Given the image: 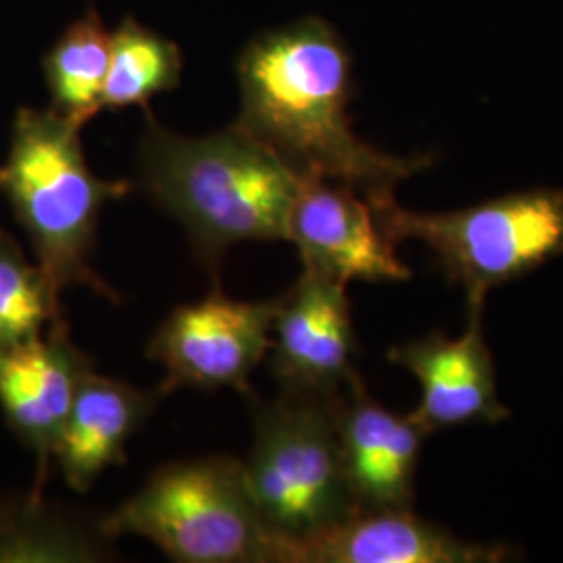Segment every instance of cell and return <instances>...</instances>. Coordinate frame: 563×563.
I'll return each instance as SVG.
<instances>
[{
  "label": "cell",
  "instance_id": "9",
  "mask_svg": "<svg viewBox=\"0 0 563 563\" xmlns=\"http://www.w3.org/2000/svg\"><path fill=\"white\" fill-rule=\"evenodd\" d=\"M272 336V372L282 388L339 395L357 374L346 284L320 272L302 267L278 299Z\"/></svg>",
  "mask_w": 563,
  "mask_h": 563
},
{
  "label": "cell",
  "instance_id": "2",
  "mask_svg": "<svg viewBox=\"0 0 563 563\" xmlns=\"http://www.w3.org/2000/svg\"><path fill=\"white\" fill-rule=\"evenodd\" d=\"M301 174L239 123L201 139L181 136L148 113L142 136L144 192L186 228L197 257L218 272L244 241H288Z\"/></svg>",
  "mask_w": 563,
  "mask_h": 563
},
{
  "label": "cell",
  "instance_id": "16",
  "mask_svg": "<svg viewBox=\"0 0 563 563\" xmlns=\"http://www.w3.org/2000/svg\"><path fill=\"white\" fill-rule=\"evenodd\" d=\"M180 76L178 44L125 18L111 34V63L102 107L146 109L155 95L178 88Z\"/></svg>",
  "mask_w": 563,
  "mask_h": 563
},
{
  "label": "cell",
  "instance_id": "15",
  "mask_svg": "<svg viewBox=\"0 0 563 563\" xmlns=\"http://www.w3.org/2000/svg\"><path fill=\"white\" fill-rule=\"evenodd\" d=\"M111 63V34L95 9L74 21L44 59L51 111L81 128L102 107Z\"/></svg>",
  "mask_w": 563,
  "mask_h": 563
},
{
  "label": "cell",
  "instance_id": "7",
  "mask_svg": "<svg viewBox=\"0 0 563 563\" xmlns=\"http://www.w3.org/2000/svg\"><path fill=\"white\" fill-rule=\"evenodd\" d=\"M276 301H234L216 290L202 301L176 307L148 344V357L165 369L159 393L176 388H236L251 393L249 378L272 349Z\"/></svg>",
  "mask_w": 563,
  "mask_h": 563
},
{
  "label": "cell",
  "instance_id": "10",
  "mask_svg": "<svg viewBox=\"0 0 563 563\" xmlns=\"http://www.w3.org/2000/svg\"><path fill=\"white\" fill-rule=\"evenodd\" d=\"M95 362L69 339L65 320L36 341L0 349V407L9 428L38 457L32 497H41L53 449Z\"/></svg>",
  "mask_w": 563,
  "mask_h": 563
},
{
  "label": "cell",
  "instance_id": "5",
  "mask_svg": "<svg viewBox=\"0 0 563 563\" xmlns=\"http://www.w3.org/2000/svg\"><path fill=\"white\" fill-rule=\"evenodd\" d=\"M339 395L282 388L278 399L255 405V443L244 472L274 547L360 511L342 467Z\"/></svg>",
  "mask_w": 563,
  "mask_h": 563
},
{
  "label": "cell",
  "instance_id": "12",
  "mask_svg": "<svg viewBox=\"0 0 563 563\" xmlns=\"http://www.w3.org/2000/svg\"><path fill=\"white\" fill-rule=\"evenodd\" d=\"M501 544L462 541L413 509H360L344 522L301 541L274 547V563H495Z\"/></svg>",
  "mask_w": 563,
  "mask_h": 563
},
{
  "label": "cell",
  "instance_id": "3",
  "mask_svg": "<svg viewBox=\"0 0 563 563\" xmlns=\"http://www.w3.org/2000/svg\"><path fill=\"white\" fill-rule=\"evenodd\" d=\"M0 190L59 295L65 286L80 284L120 301L92 272L88 257L102 207L125 197L132 184L92 174L81 151L80 128L51 109H20L9 157L0 167Z\"/></svg>",
  "mask_w": 563,
  "mask_h": 563
},
{
  "label": "cell",
  "instance_id": "6",
  "mask_svg": "<svg viewBox=\"0 0 563 563\" xmlns=\"http://www.w3.org/2000/svg\"><path fill=\"white\" fill-rule=\"evenodd\" d=\"M374 213L390 241L423 242L444 276L465 290L470 309H483L493 288L563 255V192L553 188L444 213L405 211L397 201Z\"/></svg>",
  "mask_w": 563,
  "mask_h": 563
},
{
  "label": "cell",
  "instance_id": "17",
  "mask_svg": "<svg viewBox=\"0 0 563 563\" xmlns=\"http://www.w3.org/2000/svg\"><path fill=\"white\" fill-rule=\"evenodd\" d=\"M59 305L41 265L27 262L18 241L0 230V349L44 336L63 320Z\"/></svg>",
  "mask_w": 563,
  "mask_h": 563
},
{
  "label": "cell",
  "instance_id": "1",
  "mask_svg": "<svg viewBox=\"0 0 563 563\" xmlns=\"http://www.w3.org/2000/svg\"><path fill=\"white\" fill-rule=\"evenodd\" d=\"M239 125L301 176L351 186L372 207L395 201L399 181L432 157H395L353 132L346 113L351 59L322 20H302L249 44L239 60Z\"/></svg>",
  "mask_w": 563,
  "mask_h": 563
},
{
  "label": "cell",
  "instance_id": "4",
  "mask_svg": "<svg viewBox=\"0 0 563 563\" xmlns=\"http://www.w3.org/2000/svg\"><path fill=\"white\" fill-rule=\"evenodd\" d=\"M101 526L111 541L136 534L180 563H267L274 553L244 463L228 455L162 465Z\"/></svg>",
  "mask_w": 563,
  "mask_h": 563
},
{
  "label": "cell",
  "instance_id": "11",
  "mask_svg": "<svg viewBox=\"0 0 563 563\" xmlns=\"http://www.w3.org/2000/svg\"><path fill=\"white\" fill-rule=\"evenodd\" d=\"M388 362L409 369L422 388L409 413L430 437L465 423H497L509 418L499 401L497 369L484 341L483 309H470L467 330L460 339L430 334L388 351Z\"/></svg>",
  "mask_w": 563,
  "mask_h": 563
},
{
  "label": "cell",
  "instance_id": "8",
  "mask_svg": "<svg viewBox=\"0 0 563 563\" xmlns=\"http://www.w3.org/2000/svg\"><path fill=\"white\" fill-rule=\"evenodd\" d=\"M288 241L299 249L302 267L342 284L411 278V269L395 253V242L376 220L374 207L339 181L302 176Z\"/></svg>",
  "mask_w": 563,
  "mask_h": 563
},
{
  "label": "cell",
  "instance_id": "14",
  "mask_svg": "<svg viewBox=\"0 0 563 563\" xmlns=\"http://www.w3.org/2000/svg\"><path fill=\"white\" fill-rule=\"evenodd\" d=\"M162 393H144L132 384L90 369L53 449L67 484L86 493L102 472L125 462V444L153 413Z\"/></svg>",
  "mask_w": 563,
  "mask_h": 563
},
{
  "label": "cell",
  "instance_id": "13",
  "mask_svg": "<svg viewBox=\"0 0 563 563\" xmlns=\"http://www.w3.org/2000/svg\"><path fill=\"white\" fill-rule=\"evenodd\" d=\"M342 467L360 509H411L416 470L428 437L411 416H399L374 401L362 378L336 399Z\"/></svg>",
  "mask_w": 563,
  "mask_h": 563
}]
</instances>
